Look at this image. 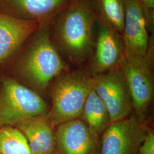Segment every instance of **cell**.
Here are the masks:
<instances>
[{
  "label": "cell",
  "instance_id": "6da1fadb",
  "mask_svg": "<svg viewBox=\"0 0 154 154\" xmlns=\"http://www.w3.org/2000/svg\"><path fill=\"white\" fill-rule=\"evenodd\" d=\"M98 14L93 0H72L51 21L52 35L59 48L70 61H86L93 47Z\"/></svg>",
  "mask_w": 154,
  "mask_h": 154
},
{
  "label": "cell",
  "instance_id": "7a4b0ae2",
  "mask_svg": "<svg viewBox=\"0 0 154 154\" xmlns=\"http://www.w3.org/2000/svg\"><path fill=\"white\" fill-rule=\"evenodd\" d=\"M50 23L40 25L34 33L20 64L22 76L34 88L45 91L50 82L67 70L50 34Z\"/></svg>",
  "mask_w": 154,
  "mask_h": 154
},
{
  "label": "cell",
  "instance_id": "3957f363",
  "mask_svg": "<svg viewBox=\"0 0 154 154\" xmlns=\"http://www.w3.org/2000/svg\"><path fill=\"white\" fill-rule=\"evenodd\" d=\"M93 88V76L86 71L64 74L51 91L52 105L48 112L54 126L79 118L88 94Z\"/></svg>",
  "mask_w": 154,
  "mask_h": 154
},
{
  "label": "cell",
  "instance_id": "277c9868",
  "mask_svg": "<svg viewBox=\"0 0 154 154\" xmlns=\"http://www.w3.org/2000/svg\"><path fill=\"white\" fill-rule=\"evenodd\" d=\"M49 107L32 90L5 78L0 88V127L16 126L26 119L46 114Z\"/></svg>",
  "mask_w": 154,
  "mask_h": 154
},
{
  "label": "cell",
  "instance_id": "5b68a950",
  "mask_svg": "<svg viewBox=\"0 0 154 154\" xmlns=\"http://www.w3.org/2000/svg\"><path fill=\"white\" fill-rule=\"evenodd\" d=\"M152 60L125 54L120 67L125 78L135 116L143 121L154 97Z\"/></svg>",
  "mask_w": 154,
  "mask_h": 154
},
{
  "label": "cell",
  "instance_id": "8992f818",
  "mask_svg": "<svg viewBox=\"0 0 154 154\" xmlns=\"http://www.w3.org/2000/svg\"><path fill=\"white\" fill-rule=\"evenodd\" d=\"M92 76L94 90L107 110L111 122L131 116L132 100L121 67Z\"/></svg>",
  "mask_w": 154,
  "mask_h": 154
},
{
  "label": "cell",
  "instance_id": "52a82bcc",
  "mask_svg": "<svg viewBox=\"0 0 154 154\" xmlns=\"http://www.w3.org/2000/svg\"><path fill=\"white\" fill-rule=\"evenodd\" d=\"M148 129L135 115L111 122L100 137L99 154H138Z\"/></svg>",
  "mask_w": 154,
  "mask_h": 154
},
{
  "label": "cell",
  "instance_id": "ba28073f",
  "mask_svg": "<svg viewBox=\"0 0 154 154\" xmlns=\"http://www.w3.org/2000/svg\"><path fill=\"white\" fill-rule=\"evenodd\" d=\"M125 14L121 35L125 54L152 60L147 10L138 0H124Z\"/></svg>",
  "mask_w": 154,
  "mask_h": 154
},
{
  "label": "cell",
  "instance_id": "9c48e42d",
  "mask_svg": "<svg viewBox=\"0 0 154 154\" xmlns=\"http://www.w3.org/2000/svg\"><path fill=\"white\" fill-rule=\"evenodd\" d=\"M90 70L92 75L102 74L121 65L125 55L121 34L98 16Z\"/></svg>",
  "mask_w": 154,
  "mask_h": 154
},
{
  "label": "cell",
  "instance_id": "30bf717a",
  "mask_svg": "<svg viewBox=\"0 0 154 154\" xmlns=\"http://www.w3.org/2000/svg\"><path fill=\"white\" fill-rule=\"evenodd\" d=\"M55 151L58 154H99L100 137L80 118L57 126Z\"/></svg>",
  "mask_w": 154,
  "mask_h": 154
},
{
  "label": "cell",
  "instance_id": "8fae6325",
  "mask_svg": "<svg viewBox=\"0 0 154 154\" xmlns=\"http://www.w3.org/2000/svg\"><path fill=\"white\" fill-rule=\"evenodd\" d=\"M40 24L0 12V63L38 29Z\"/></svg>",
  "mask_w": 154,
  "mask_h": 154
},
{
  "label": "cell",
  "instance_id": "7c38bea8",
  "mask_svg": "<svg viewBox=\"0 0 154 154\" xmlns=\"http://www.w3.org/2000/svg\"><path fill=\"white\" fill-rule=\"evenodd\" d=\"M15 126L26 138L32 154L55 152V127L50 121L48 113L26 119Z\"/></svg>",
  "mask_w": 154,
  "mask_h": 154
},
{
  "label": "cell",
  "instance_id": "4fadbf2b",
  "mask_svg": "<svg viewBox=\"0 0 154 154\" xmlns=\"http://www.w3.org/2000/svg\"><path fill=\"white\" fill-rule=\"evenodd\" d=\"M19 17L41 25L51 21L72 0H7Z\"/></svg>",
  "mask_w": 154,
  "mask_h": 154
},
{
  "label": "cell",
  "instance_id": "5bb4252c",
  "mask_svg": "<svg viewBox=\"0 0 154 154\" xmlns=\"http://www.w3.org/2000/svg\"><path fill=\"white\" fill-rule=\"evenodd\" d=\"M79 118L99 137L111 123L107 110L93 88L88 94Z\"/></svg>",
  "mask_w": 154,
  "mask_h": 154
},
{
  "label": "cell",
  "instance_id": "9a60e30c",
  "mask_svg": "<svg viewBox=\"0 0 154 154\" xmlns=\"http://www.w3.org/2000/svg\"><path fill=\"white\" fill-rule=\"evenodd\" d=\"M98 16L122 34L125 14L124 0H93Z\"/></svg>",
  "mask_w": 154,
  "mask_h": 154
},
{
  "label": "cell",
  "instance_id": "2e32d148",
  "mask_svg": "<svg viewBox=\"0 0 154 154\" xmlns=\"http://www.w3.org/2000/svg\"><path fill=\"white\" fill-rule=\"evenodd\" d=\"M0 154H32L28 142L16 127H0Z\"/></svg>",
  "mask_w": 154,
  "mask_h": 154
},
{
  "label": "cell",
  "instance_id": "e0dca14e",
  "mask_svg": "<svg viewBox=\"0 0 154 154\" xmlns=\"http://www.w3.org/2000/svg\"><path fill=\"white\" fill-rule=\"evenodd\" d=\"M138 154H154V131L149 128L147 135L140 146Z\"/></svg>",
  "mask_w": 154,
  "mask_h": 154
},
{
  "label": "cell",
  "instance_id": "ac0fdd59",
  "mask_svg": "<svg viewBox=\"0 0 154 154\" xmlns=\"http://www.w3.org/2000/svg\"><path fill=\"white\" fill-rule=\"evenodd\" d=\"M148 11H154V0H138Z\"/></svg>",
  "mask_w": 154,
  "mask_h": 154
},
{
  "label": "cell",
  "instance_id": "d6986e66",
  "mask_svg": "<svg viewBox=\"0 0 154 154\" xmlns=\"http://www.w3.org/2000/svg\"><path fill=\"white\" fill-rule=\"evenodd\" d=\"M58 154V153H57V152H56V151H55V152H53V154Z\"/></svg>",
  "mask_w": 154,
  "mask_h": 154
}]
</instances>
